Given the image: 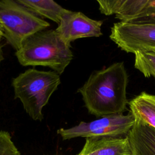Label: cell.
<instances>
[{
    "label": "cell",
    "mask_w": 155,
    "mask_h": 155,
    "mask_svg": "<svg viewBox=\"0 0 155 155\" xmlns=\"http://www.w3.org/2000/svg\"><path fill=\"white\" fill-rule=\"evenodd\" d=\"M153 76V77H154V78H155V73H154V74H152V76Z\"/></svg>",
    "instance_id": "obj_18"
},
{
    "label": "cell",
    "mask_w": 155,
    "mask_h": 155,
    "mask_svg": "<svg viewBox=\"0 0 155 155\" xmlns=\"http://www.w3.org/2000/svg\"><path fill=\"white\" fill-rule=\"evenodd\" d=\"M110 38L127 53L155 51V22L119 21L111 28Z\"/></svg>",
    "instance_id": "obj_6"
},
{
    "label": "cell",
    "mask_w": 155,
    "mask_h": 155,
    "mask_svg": "<svg viewBox=\"0 0 155 155\" xmlns=\"http://www.w3.org/2000/svg\"><path fill=\"white\" fill-rule=\"evenodd\" d=\"M103 21L88 18L81 12L68 10L62 16L56 31L68 45L76 39L102 35Z\"/></svg>",
    "instance_id": "obj_7"
},
{
    "label": "cell",
    "mask_w": 155,
    "mask_h": 155,
    "mask_svg": "<svg viewBox=\"0 0 155 155\" xmlns=\"http://www.w3.org/2000/svg\"><path fill=\"white\" fill-rule=\"evenodd\" d=\"M0 33L2 34V28H1V25H0Z\"/></svg>",
    "instance_id": "obj_17"
},
{
    "label": "cell",
    "mask_w": 155,
    "mask_h": 155,
    "mask_svg": "<svg viewBox=\"0 0 155 155\" xmlns=\"http://www.w3.org/2000/svg\"><path fill=\"white\" fill-rule=\"evenodd\" d=\"M134 67L146 78L151 76L155 73V51L135 53Z\"/></svg>",
    "instance_id": "obj_13"
},
{
    "label": "cell",
    "mask_w": 155,
    "mask_h": 155,
    "mask_svg": "<svg viewBox=\"0 0 155 155\" xmlns=\"http://www.w3.org/2000/svg\"><path fill=\"white\" fill-rule=\"evenodd\" d=\"M60 84V75L56 72L34 68L26 70L12 80L15 99L20 100L32 119L39 121L44 119V107Z\"/></svg>",
    "instance_id": "obj_3"
},
{
    "label": "cell",
    "mask_w": 155,
    "mask_h": 155,
    "mask_svg": "<svg viewBox=\"0 0 155 155\" xmlns=\"http://www.w3.org/2000/svg\"><path fill=\"white\" fill-rule=\"evenodd\" d=\"M0 25L7 43L17 51L28 38L50 24L16 0H2Z\"/></svg>",
    "instance_id": "obj_4"
},
{
    "label": "cell",
    "mask_w": 155,
    "mask_h": 155,
    "mask_svg": "<svg viewBox=\"0 0 155 155\" xmlns=\"http://www.w3.org/2000/svg\"><path fill=\"white\" fill-rule=\"evenodd\" d=\"M70 48L55 30H44L28 38L15 55L22 66L48 67L61 75L73 58Z\"/></svg>",
    "instance_id": "obj_2"
},
{
    "label": "cell",
    "mask_w": 155,
    "mask_h": 155,
    "mask_svg": "<svg viewBox=\"0 0 155 155\" xmlns=\"http://www.w3.org/2000/svg\"><path fill=\"white\" fill-rule=\"evenodd\" d=\"M127 134L133 155H155V128L135 117Z\"/></svg>",
    "instance_id": "obj_10"
},
{
    "label": "cell",
    "mask_w": 155,
    "mask_h": 155,
    "mask_svg": "<svg viewBox=\"0 0 155 155\" xmlns=\"http://www.w3.org/2000/svg\"><path fill=\"white\" fill-rule=\"evenodd\" d=\"M135 120V116L131 111L126 115H107L88 122L81 121L71 128H59L57 133L63 140L78 137H124L131 130Z\"/></svg>",
    "instance_id": "obj_5"
},
{
    "label": "cell",
    "mask_w": 155,
    "mask_h": 155,
    "mask_svg": "<svg viewBox=\"0 0 155 155\" xmlns=\"http://www.w3.org/2000/svg\"><path fill=\"white\" fill-rule=\"evenodd\" d=\"M97 2L101 13L107 16L115 15L120 22L141 18L155 7V0H97Z\"/></svg>",
    "instance_id": "obj_8"
},
{
    "label": "cell",
    "mask_w": 155,
    "mask_h": 155,
    "mask_svg": "<svg viewBox=\"0 0 155 155\" xmlns=\"http://www.w3.org/2000/svg\"><path fill=\"white\" fill-rule=\"evenodd\" d=\"M2 34L0 33V67L1 62L4 60V54H3V50H2V47L3 45L1 44V40L2 38Z\"/></svg>",
    "instance_id": "obj_16"
},
{
    "label": "cell",
    "mask_w": 155,
    "mask_h": 155,
    "mask_svg": "<svg viewBox=\"0 0 155 155\" xmlns=\"http://www.w3.org/2000/svg\"><path fill=\"white\" fill-rule=\"evenodd\" d=\"M128 75L123 62L94 71L78 90L88 113L97 117L123 114L128 100Z\"/></svg>",
    "instance_id": "obj_1"
},
{
    "label": "cell",
    "mask_w": 155,
    "mask_h": 155,
    "mask_svg": "<svg viewBox=\"0 0 155 155\" xmlns=\"http://www.w3.org/2000/svg\"><path fill=\"white\" fill-rule=\"evenodd\" d=\"M0 155H21L8 131L0 130Z\"/></svg>",
    "instance_id": "obj_14"
},
{
    "label": "cell",
    "mask_w": 155,
    "mask_h": 155,
    "mask_svg": "<svg viewBox=\"0 0 155 155\" xmlns=\"http://www.w3.org/2000/svg\"><path fill=\"white\" fill-rule=\"evenodd\" d=\"M133 115L155 128V95L143 91L128 102Z\"/></svg>",
    "instance_id": "obj_11"
},
{
    "label": "cell",
    "mask_w": 155,
    "mask_h": 155,
    "mask_svg": "<svg viewBox=\"0 0 155 155\" xmlns=\"http://www.w3.org/2000/svg\"><path fill=\"white\" fill-rule=\"evenodd\" d=\"M16 1L38 16L50 19L57 23L58 25L64 15L68 10L52 0Z\"/></svg>",
    "instance_id": "obj_12"
},
{
    "label": "cell",
    "mask_w": 155,
    "mask_h": 155,
    "mask_svg": "<svg viewBox=\"0 0 155 155\" xmlns=\"http://www.w3.org/2000/svg\"><path fill=\"white\" fill-rule=\"evenodd\" d=\"M77 155H133V153L127 136L91 137L85 138V143Z\"/></svg>",
    "instance_id": "obj_9"
},
{
    "label": "cell",
    "mask_w": 155,
    "mask_h": 155,
    "mask_svg": "<svg viewBox=\"0 0 155 155\" xmlns=\"http://www.w3.org/2000/svg\"><path fill=\"white\" fill-rule=\"evenodd\" d=\"M142 21L143 22H155V8L153 9V12L150 14H149L147 16L142 18Z\"/></svg>",
    "instance_id": "obj_15"
}]
</instances>
